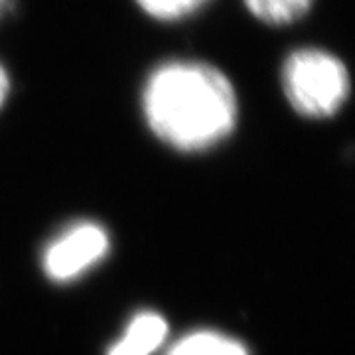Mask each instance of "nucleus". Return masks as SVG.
Wrapping results in <instances>:
<instances>
[{
  "instance_id": "1",
  "label": "nucleus",
  "mask_w": 355,
  "mask_h": 355,
  "mask_svg": "<svg viewBox=\"0 0 355 355\" xmlns=\"http://www.w3.org/2000/svg\"><path fill=\"white\" fill-rule=\"evenodd\" d=\"M148 127L178 150L196 153L223 140L237 123V95L227 76L202 62H170L142 93Z\"/></svg>"
},
{
  "instance_id": "3",
  "label": "nucleus",
  "mask_w": 355,
  "mask_h": 355,
  "mask_svg": "<svg viewBox=\"0 0 355 355\" xmlns=\"http://www.w3.org/2000/svg\"><path fill=\"white\" fill-rule=\"evenodd\" d=\"M109 251L107 231L97 223H77L44 253V270L51 280L67 282L97 265Z\"/></svg>"
},
{
  "instance_id": "9",
  "label": "nucleus",
  "mask_w": 355,
  "mask_h": 355,
  "mask_svg": "<svg viewBox=\"0 0 355 355\" xmlns=\"http://www.w3.org/2000/svg\"><path fill=\"white\" fill-rule=\"evenodd\" d=\"M4 4H6V0H0V10L4 8Z\"/></svg>"
},
{
  "instance_id": "8",
  "label": "nucleus",
  "mask_w": 355,
  "mask_h": 355,
  "mask_svg": "<svg viewBox=\"0 0 355 355\" xmlns=\"http://www.w3.org/2000/svg\"><path fill=\"white\" fill-rule=\"evenodd\" d=\"M8 91H10V79H8L6 69L0 65V107H2V103L6 101V95H8Z\"/></svg>"
},
{
  "instance_id": "6",
  "label": "nucleus",
  "mask_w": 355,
  "mask_h": 355,
  "mask_svg": "<svg viewBox=\"0 0 355 355\" xmlns=\"http://www.w3.org/2000/svg\"><path fill=\"white\" fill-rule=\"evenodd\" d=\"M245 4L261 22L284 26L302 18L310 10L312 0H245Z\"/></svg>"
},
{
  "instance_id": "4",
  "label": "nucleus",
  "mask_w": 355,
  "mask_h": 355,
  "mask_svg": "<svg viewBox=\"0 0 355 355\" xmlns=\"http://www.w3.org/2000/svg\"><path fill=\"white\" fill-rule=\"evenodd\" d=\"M168 334V324L160 314L140 312L130 320L125 336L114 343L107 355H150L154 354Z\"/></svg>"
},
{
  "instance_id": "2",
  "label": "nucleus",
  "mask_w": 355,
  "mask_h": 355,
  "mask_svg": "<svg viewBox=\"0 0 355 355\" xmlns=\"http://www.w3.org/2000/svg\"><path fill=\"white\" fill-rule=\"evenodd\" d=\"M282 87L291 105L304 116L338 113L349 95L345 65L324 50L292 51L282 65Z\"/></svg>"
},
{
  "instance_id": "7",
  "label": "nucleus",
  "mask_w": 355,
  "mask_h": 355,
  "mask_svg": "<svg viewBox=\"0 0 355 355\" xmlns=\"http://www.w3.org/2000/svg\"><path fill=\"white\" fill-rule=\"evenodd\" d=\"M146 14L160 20H176L196 12L207 0H137Z\"/></svg>"
},
{
  "instance_id": "5",
  "label": "nucleus",
  "mask_w": 355,
  "mask_h": 355,
  "mask_svg": "<svg viewBox=\"0 0 355 355\" xmlns=\"http://www.w3.org/2000/svg\"><path fill=\"white\" fill-rule=\"evenodd\" d=\"M168 355H249L247 347L216 331H196L172 345Z\"/></svg>"
}]
</instances>
